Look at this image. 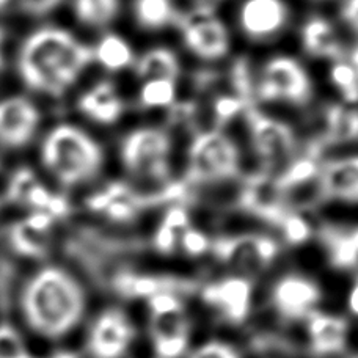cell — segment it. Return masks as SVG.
Segmentation results:
<instances>
[{"mask_svg": "<svg viewBox=\"0 0 358 358\" xmlns=\"http://www.w3.org/2000/svg\"><path fill=\"white\" fill-rule=\"evenodd\" d=\"M27 327L44 340H62L78 327L87 310L80 281L59 266H46L25 281L19 297Z\"/></svg>", "mask_w": 358, "mask_h": 358, "instance_id": "1", "label": "cell"}, {"mask_svg": "<svg viewBox=\"0 0 358 358\" xmlns=\"http://www.w3.org/2000/svg\"><path fill=\"white\" fill-rule=\"evenodd\" d=\"M93 62L92 48L62 27H43L25 38L17 68L24 84L35 92L60 96Z\"/></svg>", "mask_w": 358, "mask_h": 358, "instance_id": "2", "label": "cell"}, {"mask_svg": "<svg viewBox=\"0 0 358 358\" xmlns=\"http://www.w3.org/2000/svg\"><path fill=\"white\" fill-rule=\"evenodd\" d=\"M41 162L57 182L76 187L99 173L104 155L99 143L73 124H59L41 145Z\"/></svg>", "mask_w": 358, "mask_h": 358, "instance_id": "3", "label": "cell"}, {"mask_svg": "<svg viewBox=\"0 0 358 358\" xmlns=\"http://www.w3.org/2000/svg\"><path fill=\"white\" fill-rule=\"evenodd\" d=\"M150 338L156 358H185L192 349V321L173 289L148 297Z\"/></svg>", "mask_w": 358, "mask_h": 358, "instance_id": "4", "label": "cell"}, {"mask_svg": "<svg viewBox=\"0 0 358 358\" xmlns=\"http://www.w3.org/2000/svg\"><path fill=\"white\" fill-rule=\"evenodd\" d=\"M241 152L238 145L222 131L196 136L187 156V181L195 185H213L239 175Z\"/></svg>", "mask_w": 358, "mask_h": 358, "instance_id": "5", "label": "cell"}, {"mask_svg": "<svg viewBox=\"0 0 358 358\" xmlns=\"http://www.w3.org/2000/svg\"><path fill=\"white\" fill-rule=\"evenodd\" d=\"M170 155L171 138L159 127H137L121 142V162L127 173L142 181L167 184Z\"/></svg>", "mask_w": 358, "mask_h": 358, "instance_id": "6", "label": "cell"}, {"mask_svg": "<svg viewBox=\"0 0 358 358\" xmlns=\"http://www.w3.org/2000/svg\"><path fill=\"white\" fill-rule=\"evenodd\" d=\"M257 285L247 275L227 272L201 287L200 300L210 315L225 325H244L255 305Z\"/></svg>", "mask_w": 358, "mask_h": 358, "instance_id": "7", "label": "cell"}, {"mask_svg": "<svg viewBox=\"0 0 358 358\" xmlns=\"http://www.w3.org/2000/svg\"><path fill=\"white\" fill-rule=\"evenodd\" d=\"M324 296L322 285L310 273L287 271L271 285L268 305L283 322L303 324L306 317L321 310Z\"/></svg>", "mask_w": 358, "mask_h": 358, "instance_id": "8", "label": "cell"}, {"mask_svg": "<svg viewBox=\"0 0 358 358\" xmlns=\"http://www.w3.org/2000/svg\"><path fill=\"white\" fill-rule=\"evenodd\" d=\"M280 250L278 241L271 234L239 233L213 241L210 252L229 272L255 278L277 261Z\"/></svg>", "mask_w": 358, "mask_h": 358, "instance_id": "9", "label": "cell"}, {"mask_svg": "<svg viewBox=\"0 0 358 358\" xmlns=\"http://www.w3.org/2000/svg\"><path fill=\"white\" fill-rule=\"evenodd\" d=\"M258 96L263 101H286L305 106L313 96L308 73L292 57H273L261 73Z\"/></svg>", "mask_w": 358, "mask_h": 358, "instance_id": "10", "label": "cell"}, {"mask_svg": "<svg viewBox=\"0 0 358 358\" xmlns=\"http://www.w3.org/2000/svg\"><path fill=\"white\" fill-rule=\"evenodd\" d=\"M178 187L175 184H169L156 195H142L132 185L113 181L104 185L88 198V208L96 214L104 215L106 219L117 223H127L137 219V215L148 206V203L157 198H171L176 195Z\"/></svg>", "mask_w": 358, "mask_h": 358, "instance_id": "11", "label": "cell"}, {"mask_svg": "<svg viewBox=\"0 0 358 358\" xmlns=\"http://www.w3.org/2000/svg\"><path fill=\"white\" fill-rule=\"evenodd\" d=\"M136 325L124 310L106 308L88 330V354L92 358H123L136 341Z\"/></svg>", "mask_w": 358, "mask_h": 358, "instance_id": "12", "label": "cell"}, {"mask_svg": "<svg viewBox=\"0 0 358 358\" xmlns=\"http://www.w3.org/2000/svg\"><path fill=\"white\" fill-rule=\"evenodd\" d=\"M182 40L190 52L204 60H217L228 54L229 35L219 17L208 10H195L178 21Z\"/></svg>", "mask_w": 358, "mask_h": 358, "instance_id": "13", "label": "cell"}, {"mask_svg": "<svg viewBox=\"0 0 358 358\" xmlns=\"http://www.w3.org/2000/svg\"><path fill=\"white\" fill-rule=\"evenodd\" d=\"M6 198L17 206L29 208L30 213H46L55 220L69 213L66 198L54 194L29 167H19L13 171L6 185Z\"/></svg>", "mask_w": 358, "mask_h": 358, "instance_id": "14", "label": "cell"}, {"mask_svg": "<svg viewBox=\"0 0 358 358\" xmlns=\"http://www.w3.org/2000/svg\"><path fill=\"white\" fill-rule=\"evenodd\" d=\"M303 330L306 346L317 358L343 355L349 348L350 324L343 315L321 308L306 317Z\"/></svg>", "mask_w": 358, "mask_h": 358, "instance_id": "15", "label": "cell"}, {"mask_svg": "<svg viewBox=\"0 0 358 358\" xmlns=\"http://www.w3.org/2000/svg\"><path fill=\"white\" fill-rule=\"evenodd\" d=\"M253 148L267 165H277L296 150V136L286 123L247 107Z\"/></svg>", "mask_w": 358, "mask_h": 358, "instance_id": "16", "label": "cell"}, {"mask_svg": "<svg viewBox=\"0 0 358 358\" xmlns=\"http://www.w3.org/2000/svg\"><path fill=\"white\" fill-rule=\"evenodd\" d=\"M38 107L24 96H11L0 101V145L22 148L34 138L40 126Z\"/></svg>", "mask_w": 358, "mask_h": 358, "instance_id": "17", "label": "cell"}, {"mask_svg": "<svg viewBox=\"0 0 358 358\" xmlns=\"http://www.w3.org/2000/svg\"><path fill=\"white\" fill-rule=\"evenodd\" d=\"M55 222L46 213H30L10 228V247L24 258H44L52 247Z\"/></svg>", "mask_w": 358, "mask_h": 358, "instance_id": "18", "label": "cell"}, {"mask_svg": "<svg viewBox=\"0 0 358 358\" xmlns=\"http://www.w3.org/2000/svg\"><path fill=\"white\" fill-rule=\"evenodd\" d=\"M289 8L285 0H245L239 11V24L252 40H266L285 29Z\"/></svg>", "mask_w": 358, "mask_h": 358, "instance_id": "19", "label": "cell"}, {"mask_svg": "<svg viewBox=\"0 0 358 358\" xmlns=\"http://www.w3.org/2000/svg\"><path fill=\"white\" fill-rule=\"evenodd\" d=\"M317 187L325 200L358 204V155L322 164Z\"/></svg>", "mask_w": 358, "mask_h": 358, "instance_id": "20", "label": "cell"}, {"mask_svg": "<svg viewBox=\"0 0 358 358\" xmlns=\"http://www.w3.org/2000/svg\"><path fill=\"white\" fill-rule=\"evenodd\" d=\"M79 110L94 123L113 124L124 113V101L110 80H101L80 96Z\"/></svg>", "mask_w": 358, "mask_h": 358, "instance_id": "21", "label": "cell"}, {"mask_svg": "<svg viewBox=\"0 0 358 358\" xmlns=\"http://www.w3.org/2000/svg\"><path fill=\"white\" fill-rule=\"evenodd\" d=\"M302 43L313 57L341 60V43L327 19L310 17L302 29Z\"/></svg>", "mask_w": 358, "mask_h": 358, "instance_id": "22", "label": "cell"}, {"mask_svg": "<svg viewBox=\"0 0 358 358\" xmlns=\"http://www.w3.org/2000/svg\"><path fill=\"white\" fill-rule=\"evenodd\" d=\"M92 50L93 60L112 73L131 68L137 60L129 41L118 34H113V31L102 35Z\"/></svg>", "mask_w": 358, "mask_h": 358, "instance_id": "23", "label": "cell"}, {"mask_svg": "<svg viewBox=\"0 0 358 358\" xmlns=\"http://www.w3.org/2000/svg\"><path fill=\"white\" fill-rule=\"evenodd\" d=\"M192 227L187 209L182 206H171L162 217L155 233V248L162 255H171L181 247L184 233Z\"/></svg>", "mask_w": 358, "mask_h": 358, "instance_id": "24", "label": "cell"}, {"mask_svg": "<svg viewBox=\"0 0 358 358\" xmlns=\"http://www.w3.org/2000/svg\"><path fill=\"white\" fill-rule=\"evenodd\" d=\"M134 69L140 79H175L181 71L179 60L173 50L167 48H152L140 55L134 63Z\"/></svg>", "mask_w": 358, "mask_h": 358, "instance_id": "25", "label": "cell"}, {"mask_svg": "<svg viewBox=\"0 0 358 358\" xmlns=\"http://www.w3.org/2000/svg\"><path fill=\"white\" fill-rule=\"evenodd\" d=\"M325 134L330 143H350L358 140V108L330 106L325 112Z\"/></svg>", "mask_w": 358, "mask_h": 358, "instance_id": "26", "label": "cell"}, {"mask_svg": "<svg viewBox=\"0 0 358 358\" xmlns=\"http://www.w3.org/2000/svg\"><path fill=\"white\" fill-rule=\"evenodd\" d=\"M134 16L145 30H159L179 21L173 0H136Z\"/></svg>", "mask_w": 358, "mask_h": 358, "instance_id": "27", "label": "cell"}, {"mask_svg": "<svg viewBox=\"0 0 358 358\" xmlns=\"http://www.w3.org/2000/svg\"><path fill=\"white\" fill-rule=\"evenodd\" d=\"M74 15L88 27H106L118 16L121 0H74Z\"/></svg>", "mask_w": 358, "mask_h": 358, "instance_id": "28", "label": "cell"}, {"mask_svg": "<svg viewBox=\"0 0 358 358\" xmlns=\"http://www.w3.org/2000/svg\"><path fill=\"white\" fill-rule=\"evenodd\" d=\"M176 99L175 79L143 80L138 92V104L142 108H170Z\"/></svg>", "mask_w": 358, "mask_h": 358, "instance_id": "29", "label": "cell"}, {"mask_svg": "<svg viewBox=\"0 0 358 358\" xmlns=\"http://www.w3.org/2000/svg\"><path fill=\"white\" fill-rule=\"evenodd\" d=\"M185 358H245L238 344L225 338H209L192 346Z\"/></svg>", "mask_w": 358, "mask_h": 358, "instance_id": "30", "label": "cell"}, {"mask_svg": "<svg viewBox=\"0 0 358 358\" xmlns=\"http://www.w3.org/2000/svg\"><path fill=\"white\" fill-rule=\"evenodd\" d=\"M330 78L344 99L348 102H358V74L349 62L336 60L330 69Z\"/></svg>", "mask_w": 358, "mask_h": 358, "instance_id": "31", "label": "cell"}, {"mask_svg": "<svg viewBox=\"0 0 358 358\" xmlns=\"http://www.w3.org/2000/svg\"><path fill=\"white\" fill-rule=\"evenodd\" d=\"M179 250L190 258H200L203 255L213 250V239H210L206 233L201 231L200 228H195L192 225L187 231L184 233Z\"/></svg>", "mask_w": 358, "mask_h": 358, "instance_id": "32", "label": "cell"}, {"mask_svg": "<svg viewBox=\"0 0 358 358\" xmlns=\"http://www.w3.org/2000/svg\"><path fill=\"white\" fill-rule=\"evenodd\" d=\"M281 222H283L280 223L281 233H283L286 242H289V244H303V242L310 238L311 228L308 225V222L303 220L300 215L287 214L281 219Z\"/></svg>", "mask_w": 358, "mask_h": 358, "instance_id": "33", "label": "cell"}, {"mask_svg": "<svg viewBox=\"0 0 358 358\" xmlns=\"http://www.w3.org/2000/svg\"><path fill=\"white\" fill-rule=\"evenodd\" d=\"M27 348L19 331L10 324H0V358H13L24 354Z\"/></svg>", "mask_w": 358, "mask_h": 358, "instance_id": "34", "label": "cell"}, {"mask_svg": "<svg viewBox=\"0 0 358 358\" xmlns=\"http://www.w3.org/2000/svg\"><path fill=\"white\" fill-rule=\"evenodd\" d=\"M242 108H245V102L242 101L239 96H220L214 102V112L215 117L220 121H228L236 113H239Z\"/></svg>", "mask_w": 358, "mask_h": 358, "instance_id": "35", "label": "cell"}, {"mask_svg": "<svg viewBox=\"0 0 358 358\" xmlns=\"http://www.w3.org/2000/svg\"><path fill=\"white\" fill-rule=\"evenodd\" d=\"M60 2L62 0H21V6L31 15H44L59 6Z\"/></svg>", "mask_w": 358, "mask_h": 358, "instance_id": "36", "label": "cell"}, {"mask_svg": "<svg viewBox=\"0 0 358 358\" xmlns=\"http://www.w3.org/2000/svg\"><path fill=\"white\" fill-rule=\"evenodd\" d=\"M341 17L358 35V0H346L341 6Z\"/></svg>", "mask_w": 358, "mask_h": 358, "instance_id": "37", "label": "cell"}, {"mask_svg": "<svg viewBox=\"0 0 358 358\" xmlns=\"http://www.w3.org/2000/svg\"><path fill=\"white\" fill-rule=\"evenodd\" d=\"M346 308L350 316L358 319V273L350 283L346 294Z\"/></svg>", "mask_w": 358, "mask_h": 358, "instance_id": "38", "label": "cell"}, {"mask_svg": "<svg viewBox=\"0 0 358 358\" xmlns=\"http://www.w3.org/2000/svg\"><path fill=\"white\" fill-rule=\"evenodd\" d=\"M349 63H350V65L354 66V69H355L357 74H358V46H357V48H354L352 50H350V59H349Z\"/></svg>", "mask_w": 358, "mask_h": 358, "instance_id": "39", "label": "cell"}, {"mask_svg": "<svg viewBox=\"0 0 358 358\" xmlns=\"http://www.w3.org/2000/svg\"><path fill=\"white\" fill-rule=\"evenodd\" d=\"M3 40H5V31H3V29H0V71L3 69V52H2Z\"/></svg>", "mask_w": 358, "mask_h": 358, "instance_id": "40", "label": "cell"}, {"mask_svg": "<svg viewBox=\"0 0 358 358\" xmlns=\"http://www.w3.org/2000/svg\"><path fill=\"white\" fill-rule=\"evenodd\" d=\"M50 358H78V357H76V355L71 354V352H66V350H62V352H57V354H54Z\"/></svg>", "mask_w": 358, "mask_h": 358, "instance_id": "41", "label": "cell"}, {"mask_svg": "<svg viewBox=\"0 0 358 358\" xmlns=\"http://www.w3.org/2000/svg\"><path fill=\"white\" fill-rule=\"evenodd\" d=\"M13 358H35L34 355H31L30 352H29V350H25V352L24 354H21V355H17V357H13Z\"/></svg>", "mask_w": 358, "mask_h": 358, "instance_id": "42", "label": "cell"}, {"mask_svg": "<svg viewBox=\"0 0 358 358\" xmlns=\"http://www.w3.org/2000/svg\"><path fill=\"white\" fill-rule=\"evenodd\" d=\"M348 358H358V354H355V355H350V357H348Z\"/></svg>", "mask_w": 358, "mask_h": 358, "instance_id": "43", "label": "cell"}]
</instances>
